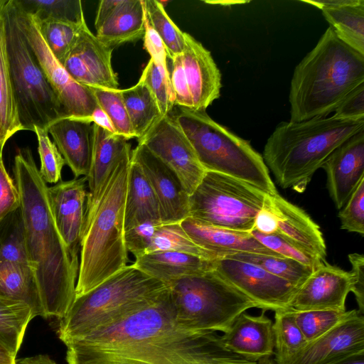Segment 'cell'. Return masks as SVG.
<instances>
[{"label":"cell","mask_w":364,"mask_h":364,"mask_svg":"<svg viewBox=\"0 0 364 364\" xmlns=\"http://www.w3.org/2000/svg\"><path fill=\"white\" fill-rule=\"evenodd\" d=\"M65 345L68 364H257L215 332L178 326L168 289L153 304Z\"/></svg>","instance_id":"1"},{"label":"cell","mask_w":364,"mask_h":364,"mask_svg":"<svg viewBox=\"0 0 364 364\" xmlns=\"http://www.w3.org/2000/svg\"><path fill=\"white\" fill-rule=\"evenodd\" d=\"M14 173L20 193L26 248L34 272L46 318L60 320L75 297L79 259L66 247L52 214L48 186L30 149H19Z\"/></svg>","instance_id":"2"},{"label":"cell","mask_w":364,"mask_h":364,"mask_svg":"<svg viewBox=\"0 0 364 364\" xmlns=\"http://www.w3.org/2000/svg\"><path fill=\"white\" fill-rule=\"evenodd\" d=\"M364 83V55L329 26L315 47L296 66L291 80L290 121L326 117Z\"/></svg>","instance_id":"3"},{"label":"cell","mask_w":364,"mask_h":364,"mask_svg":"<svg viewBox=\"0 0 364 364\" xmlns=\"http://www.w3.org/2000/svg\"><path fill=\"white\" fill-rule=\"evenodd\" d=\"M364 129V119L335 117L282 122L268 138L264 161L283 188L305 191L316 171L341 144Z\"/></svg>","instance_id":"4"},{"label":"cell","mask_w":364,"mask_h":364,"mask_svg":"<svg viewBox=\"0 0 364 364\" xmlns=\"http://www.w3.org/2000/svg\"><path fill=\"white\" fill-rule=\"evenodd\" d=\"M131 154L115 167L90 207L80 242L75 296L93 289L127 266L124 208Z\"/></svg>","instance_id":"5"},{"label":"cell","mask_w":364,"mask_h":364,"mask_svg":"<svg viewBox=\"0 0 364 364\" xmlns=\"http://www.w3.org/2000/svg\"><path fill=\"white\" fill-rule=\"evenodd\" d=\"M167 284L133 264L127 265L87 292L75 296L60 319L58 335L65 344L110 326L157 301Z\"/></svg>","instance_id":"6"},{"label":"cell","mask_w":364,"mask_h":364,"mask_svg":"<svg viewBox=\"0 0 364 364\" xmlns=\"http://www.w3.org/2000/svg\"><path fill=\"white\" fill-rule=\"evenodd\" d=\"M172 115L205 171L240 179L269 195L278 193L262 156L247 141L215 122L205 110L179 107Z\"/></svg>","instance_id":"7"},{"label":"cell","mask_w":364,"mask_h":364,"mask_svg":"<svg viewBox=\"0 0 364 364\" xmlns=\"http://www.w3.org/2000/svg\"><path fill=\"white\" fill-rule=\"evenodd\" d=\"M167 286L175 321L188 331L223 333L242 313L257 308L215 269Z\"/></svg>","instance_id":"8"},{"label":"cell","mask_w":364,"mask_h":364,"mask_svg":"<svg viewBox=\"0 0 364 364\" xmlns=\"http://www.w3.org/2000/svg\"><path fill=\"white\" fill-rule=\"evenodd\" d=\"M11 80L23 130L47 129L55 120L66 117L38 61L21 31L13 0L2 12Z\"/></svg>","instance_id":"9"},{"label":"cell","mask_w":364,"mask_h":364,"mask_svg":"<svg viewBox=\"0 0 364 364\" xmlns=\"http://www.w3.org/2000/svg\"><path fill=\"white\" fill-rule=\"evenodd\" d=\"M267 195L240 179L206 171L189 196L188 217L218 228L250 232Z\"/></svg>","instance_id":"10"},{"label":"cell","mask_w":364,"mask_h":364,"mask_svg":"<svg viewBox=\"0 0 364 364\" xmlns=\"http://www.w3.org/2000/svg\"><path fill=\"white\" fill-rule=\"evenodd\" d=\"M17 24L34 53L66 117L87 119L97 107L89 87L75 81L48 48L33 16L13 0Z\"/></svg>","instance_id":"11"},{"label":"cell","mask_w":364,"mask_h":364,"mask_svg":"<svg viewBox=\"0 0 364 364\" xmlns=\"http://www.w3.org/2000/svg\"><path fill=\"white\" fill-rule=\"evenodd\" d=\"M137 140L175 173L189 196L194 191L206 171L171 113L161 116Z\"/></svg>","instance_id":"12"},{"label":"cell","mask_w":364,"mask_h":364,"mask_svg":"<svg viewBox=\"0 0 364 364\" xmlns=\"http://www.w3.org/2000/svg\"><path fill=\"white\" fill-rule=\"evenodd\" d=\"M215 269L227 282L266 311L284 310L298 288L253 264L231 258L215 260Z\"/></svg>","instance_id":"13"},{"label":"cell","mask_w":364,"mask_h":364,"mask_svg":"<svg viewBox=\"0 0 364 364\" xmlns=\"http://www.w3.org/2000/svg\"><path fill=\"white\" fill-rule=\"evenodd\" d=\"M112 50L86 25L62 65L83 86L118 90L117 75L112 65Z\"/></svg>","instance_id":"14"},{"label":"cell","mask_w":364,"mask_h":364,"mask_svg":"<svg viewBox=\"0 0 364 364\" xmlns=\"http://www.w3.org/2000/svg\"><path fill=\"white\" fill-rule=\"evenodd\" d=\"M131 159L141 167L159 203L163 224L181 223L189 215V195L175 173L146 146L138 144Z\"/></svg>","instance_id":"15"},{"label":"cell","mask_w":364,"mask_h":364,"mask_svg":"<svg viewBox=\"0 0 364 364\" xmlns=\"http://www.w3.org/2000/svg\"><path fill=\"white\" fill-rule=\"evenodd\" d=\"M86 177L60 181L48 187L55 225L71 255L78 259L87 208Z\"/></svg>","instance_id":"16"},{"label":"cell","mask_w":364,"mask_h":364,"mask_svg":"<svg viewBox=\"0 0 364 364\" xmlns=\"http://www.w3.org/2000/svg\"><path fill=\"white\" fill-rule=\"evenodd\" d=\"M352 287L350 272L323 262L298 288L290 308L296 311L346 310V301Z\"/></svg>","instance_id":"17"},{"label":"cell","mask_w":364,"mask_h":364,"mask_svg":"<svg viewBox=\"0 0 364 364\" xmlns=\"http://www.w3.org/2000/svg\"><path fill=\"white\" fill-rule=\"evenodd\" d=\"M364 353V316L358 311L308 342L289 364H331Z\"/></svg>","instance_id":"18"},{"label":"cell","mask_w":364,"mask_h":364,"mask_svg":"<svg viewBox=\"0 0 364 364\" xmlns=\"http://www.w3.org/2000/svg\"><path fill=\"white\" fill-rule=\"evenodd\" d=\"M321 168L327 176V188L335 206L341 209L364 178V129L338 146Z\"/></svg>","instance_id":"19"},{"label":"cell","mask_w":364,"mask_h":364,"mask_svg":"<svg viewBox=\"0 0 364 364\" xmlns=\"http://www.w3.org/2000/svg\"><path fill=\"white\" fill-rule=\"evenodd\" d=\"M184 40L183 65L193 109L206 110L220 97L221 74L208 50L186 32Z\"/></svg>","instance_id":"20"},{"label":"cell","mask_w":364,"mask_h":364,"mask_svg":"<svg viewBox=\"0 0 364 364\" xmlns=\"http://www.w3.org/2000/svg\"><path fill=\"white\" fill-rule=\"evenodd\" d=\"M220 338L228 349L251 361L274 355L273 321L263 311L242 313Z\"/></svg>","instance_id":"21"},{"label":"cell","mask_w":364,"mask_h":364,"mask_svg":"<svg viewBox=\"0 0 364 364\" xmlns=\"http://www.w3.org/2000/svg\"><path fill=\"white\" fill-rule=\"evenodd\" d=\"M181 225L198 246L210 252L216 259L240 252L283 257L262 245L250 232L218 228L190 217L182 220Z\"/></svg>","instance_id":"22"},{"label":"cell","mask_w":364,"mask_h":364,"mask_svg":"<svg viewBox=\"0 0 364 364\" xmlns=\"http://www.w3.org/2000/svg\"><path fill=\"white\" fill-rule=\"evenodd\" d=\"M47 130L75 177H86L92 157L93 124L79 119L63 117L53 122Z\"/></svg>","instance_id":"23"},{"label":"cell","mask_w":364,"mask_h":364,"mask_svg":"<svg viewBox=\"0 0 364 364\" xmlns=\"http://www.w3.org/2000/svg\"><path fill=\"white\" fill-rule=\"evenodd\" d=\"M269 208L277 221V232L326 262V246L319 226L301 208L279 193L268 194Z\"/></svg>","instance_id":"24"},{"label":"cell","mask_w":364,"mask_h":364,"mask_svg":"<svg viewBox=\"0 0 364 364\" xmlns=\"http://www.w3.org/2000/svg\"><path fill=\"white\" fill-rule=\"evenodd\" d=\"M93 126L92 157L90 170L86 176L89 188L87 208L97 200L115 167L132 152L131 144L127 139L96 124H93Z\"/></svg>","instance_id":"25"},{"label":"cell","mask_w":364,"mask_h":364,"mask_svg":"<svg viewBox=\"0 0 364 364\" xmlns=\"http://www.w3.org/2000/svg\"><path fill=\"white\" fill-rule=\"evenodd\" d=\"M135 258L136 268L166 284L215 269V260L178 252H150Z\"/></svg>","instance_id":"26"},{"label":"cell","mask_w":364,"mask_h":364,"mask_svg":"<svg viewBox=\"0 0 364 364\" xmlns=\"http://www.w3.org/2000/svg\"><path fill=\"white\" fill-rule=\"evenodd\" d=\"M146 221L162 223L160 206L141 167L131 159L124 208V231Z\"/></svg>","instance_id":"27"},{"label":"cell","mask_w":364,"mask_h":364,"mask_svg":"<svg viewBox=\"0 0 364 364\" xmlns=\"http://www.w3.org/2000/svg\"><path fill=\"white\" fill-rule=\"evenodd\" d=\"M96 31V37L112 49L143 38L145 32L143 0H124Z\"/></svg>","instance_id":"28"},{"label":"cell","mask_w":364,"mask_h":364,"mask_svg":"<svg viewBox=\"0 0 364 364\" xmlns=\"http://www.w3.org/2000/svg\"><path fill=\"white\" fill-rule=\"evenodd\" d=\"M0 298L23 302L35 317L46 318L35 274L28 264L0 262Z\"/></svg>","instance_id":"29"},{"label":"cell","mask_w":364,"mask_h":364,"mask_svg":"<svg viewBox=\"0 0 364 364\" xmlns=\"http://www.w3.org/2000/svg\"><path fill=\"white\" fill-rule=\"evenodd\" d=\"M321 10L336 36L364 55V0H344Z\"/></svg>","instance_id":"30"},{"label":"cell","mask_w":364,"mask_h":364,"mask_svg":"<svg viewBox=\"0 0 364 364\" xmlns=\"http://www.w3.org/2000/svg\"><path fill=\"white\" fill-rule=\"evenodd\" d=\"M3 12V11H2ZM23 130L15 101L6 48L3 15L0 16V149L16 132Z\"/></svg>","instance_id":"31"},{"label":"cell","mask_w":364,"mask_h":364,"mask_svg":"<svg viewBox=\"0 0 364 364\" xmlns=\"http://www.w3.org/2000/svg\"><path fill=\"white\" fill-rule=\"evenodd\" d=\"M120 92L134 133L139 139L162 116L158 104L141 80L129 88L120 90Z\"/></svg>","instance_id":"32"},{"label":"cell","mask_w":364,"mask_h":364,"mask_svg":"<svg viewBox=\"0 0 364 364\" xmlns=\"http://www.w3.org/2000/svg\"><path fill=\"white\" fill-rule=\"evenodd\" d=\"M274 355L277 364H289L308 343L291 308L274 311Z\"/></svg>","instance_id":"33"},{"label":"cell","mask_w":364,"mask_h":364,"mask_svg":"<svg viewBox=\"0 0 364 364\" xmlns=\"http://www.w3.org/2000/svg\"><path fill=\"white\" fill-rule=\"evenodd\" d=\"M34 317L26 304L0 298V345L16 357L26 328Z\"/></svg>","instance_id":"34"},{"label":"cell","mask_w":364,"mask_h":364,"mask_svg":"<svg viewBox=\"0 0 364 364\" xmlns=\"http://www.w3.org/2000/svg\"><path fill=\"white\" fill-rule=\"evenodd\" d=\"M223 258L239 259L257 265L281 277L299 288L311 274L314 269L296 260L255 252H240Z\"/></svg>","instance_id":"35"},{"label":"cell","mask_w":364,"mask_h":364,"mask_svg":"<svg viewBox=\"0 0 364 364\" xmlns=\"http://www.w3.org/2000/svg\"><path fill=\"white\" fill-rule=\"evenodd\" d=\"M48 48L61 64L77 43L85 21L74 23L54 20H36L33 16Z\"/></svg>","instance_id":"36"},{"label":"cell","mask_w":364,"mask_h":364,"mask_svg":"<svg viewBox=\"0 0 364 364\" xmlns=\"http://www.w3.org/2000/svg\"><path fill=\"white\" fill-rule=\"evenodd\" d=\"M164 251L186 253L210 260L216 259L210 252L198 246L191 239L181 223L159 225L144 254Z\"/></svg>","instance_id":"37"},{"label":"cell","mask_w":364,"mask_h":364,"mask_svg":"<svg viewBox=\"0 0 364 364\" xmlns=\"http://www.w3.org/2000/svg\"><path fill=\"white\" fill-rule=\"evenodd\" d=\"M28 264L21 206L0 220V262Z\"/></svg>","instance_id":"38"},{"label":"cell","mask_w":364,"mask_h":364,"mask_svg":"<svg viewBox=\"0 0 364 364\" xmlns=\"http://www.w3.org/2000/svg\"><path fill=\"white\" fill-rule=\"evenodd\" d=\"M36 20H54L74 23L85 21L80 0H16Z\"/></svg>","instance_id":"39"},{"label":"cell","mask_w":364,"mask_h":364,"mask_svg":"<svg viewBox=\"0 0 364 364\" xmlns=\"http://www.w3.org/2000/svg\"><path fill=\"white\" fill-rule=\"evenodd\" d=\"M145 16L150 26L164 44L167 57L182 54L185 48L184 32L170 18L164 6L157 0H143Z\"/></svg>","instance_id":"40"},{"label":"cell","mask_w":364,"mask_h":364,"mask_svg":"<svg viewBox=\"0 0 364 364\" xmlns=\"http://www.w3.org/2000/svg\"><path fill=\"white\" fill-rule=\"evenodd\" d=\"M292 310L295 321L307 342L323 336L358 311L357 309Z\"/></svg>","instance_id":"41"},{"label":"cell","mask_w":364,"mask_h":364,"mask_svg":"<svg viewBox=\"0 0 364 364\" xmlns=\"http://www.w3.org/2000/svg\"><path fill=\"white\" fill-rule=\"evenodd\" d=\"M139 80L154 95L161 115L169 114L175 106V97L168 67L150 58Z\"/></svg>","instance_id":"42"},{"label":"cell","mask_w":364,"mask_h":364,"mask_svg":"<svg viewBox=\"0 0 364 364\" xmlns=\"http://www.w3.org/2000/svg\"><path fill=\"white\" fill-rule=\"evenodd\" d=\"M97 105L102 109L111 120L116 134L128 140L136 138L120 90H109L89 87Z\"/></svg>","instance_id":"43"},{"label":"cell","mask_w":364,"mask_h":364,"mask_svg":"<svg viewBox=\"0 0 364 364\" xmlns=\"http://www.w3.org/2000/svg\"><path fill=\"white\" fill-rule=\"evenodd\" d=\"M250 233L269 250L284 257L292 259L307 265L314 269L325 262L278 232L272 234H264L253 229L250 231Z\"/></svg>","instance_id":"44"},{"label":"cell","mask_w":364,"mask_h":364,"mask_svg":"<svg viewBox=\"0 0 364 364\" xmlns=\"http://www.w3.org/2000/svg\"><path fill=\"white\" fill-rule=\"evenodd\" d=\"M38 140V152L41 160L39 172L47 183H57L61 179L65 162L55 144L49 138L47 129L34 127Z\"/></svg>","instance_id":"45"},{"label":"cell","mask_w":364,"mask_h":364,"mask_svg":"<svg viewBox=\"0 0 364 364\" xmlns=\"http://www.w3.org/2000/svg\"><path fill=\"white\" fill-rule=\"evenodd\" d=\"M338 213L341 228L364 235V178Z\"/></svg>","instance_id":"46"},{"label":"cell","mask_w":364,"mask_h":364,"mask_svg":"<svg viewBox=\"0 0 364 364\" xmlns=\"http://www.w3.org/2000/svg\"><path fill=\"white\" fill-rule=\"evenodd\" d=\"M162 223L146 221L124 231L127 250L135 257L144 254L156 230Z\"/></svg>","instance_id":"47"},{"label":"cell","mask_w":364,"mask_h":364,"mask_svg":"<svg viewBox=\"0 0 364 364\" xmlns=\"http://www.w3.org/2000/svg\"><path fill=\"white\" fill-rule=\"evenodd\" d=\"M21 206L20 193L8 173L0 153V220Z\"/></svg>","instance_id":"48"},{"label":"cell","mask_w":364,"mask_h":364,"mask_svg":"<svg viewBox=\"0 0 364 364\" xmlns=\"http://www.w3.org/2000/svg\"><path fill=\"white\" fill-rule=\"evenodd\" d=\"M171 82L175 97V105L193 109V104L183 65L182 54L171 58Z\"/></svg>","instance_id":"49"},{"label":"cell","mask_w":364,"mask_h":364,"mask_svg":"<svg viewBox=\"0 0 364 364\" xmlns=\"http://www.w3.org/2000/svg\"><path fill=\"white\" fill-rule=\"evenodd\" d=\"M334 113L335 117L345 119H364V83L349 92Z\"/></svg>","instance_id":"50"},{"label":"cell","mask_w":364,"mask_h":364,"mask_svg":"<svg viewBox=\"0 0 364 364\" xmlns=\"http://www.w3.org/2000/svg\"><path fill=\"white\" fill-rule=\"evenodd\" d=\"M351 265L352 291L358 304L359 313L364 312V256L363 254L351 253L348 255Z\"/></svg>","instance_id":"51"},{"label":"cell","mask_w":364,"mask_h":364,"mask_svg":"<svg viewBox=\"0 0 364 364\" xmlns=\"http://www.w3.org/2000/svg\"><path fill=\"white\" fill-rule=\"evenodd\" d=\"M144 48L156 63L167 66V52L161 38L150 26L145 16V32L143 36Z\"/></svg>","instance_id":"52"},{"label":"cell","mask_w":364,"mask_h":364,"mask_svg":"<svg viewBox=\"0 0 364 364\" xmlns=\"http://www.w3.org/2000/svg\"><path fill=\"white\" fill-rule=\"evenodd\" d=\"M267 196L268 194L262 208L256 216L253 229L264 234H272L277 232L278 225L277 218L269 208Z\"/></svg>","instance_id":"53"},{"label":"cell","mask_w":364,"mask_h":364,"mask_svg":"<svg viewBox=\"0 0 364 364\" xmlns=\"http://www.w3.org/2000/svg\"><path fill=\"white\" fill-rule=\"evenodd\" d=\"M124 1V0H102L100 1L95 20L96 31L123 4Z\"/></svg>","instance_id":"54"},{"label":"cell","mask_w":364,"mask_h":364,"mask_svg":"<svg viewBox=\"0 0 364 364\" xmlns=\"http://www.w3.org/2000/svg\"><path fill=\"white\" fill-rule=\"evenodd\" d=\"M84 121L93 123L94 124H96L112 133L116 134L113 124L109 117L98 105L94 109L91 115Z\"/></svg>","instance_id":"55"},{"label":"cell","mask_w":364,"mask_h":364,"mask_svg":"<svg viewBox=\"0 0 364 364\" xmlns=\"http://www.w3.org/2000/svg\"><path fill=\"white\" fill-rule=\"evenodd\" d=\"M15 364H56L47 355H38L25 358L16 359Z\"/></svg>","instance_id":"56"},{"label":"cell","mask_w":364,"mask_h":364,"mask_svg":"<svg viewBox=\"0 0 364 364\" xmlns=\"http://www.w3.org/2000/svg\"><path fill=\"white\" fill-rule=\"evenodd\" d=\"M16 357L0 345V364H15Z\"/></svg>","instance_id":"57"},{"label":"cell","mask_w":364,"mask_h":364,"mask_svg":"<svg viewBox=\"0 0 364 364\" xmlns=\"http://www.w3.org/2000/svg\"><path fill=\"white\" fill-rule=\"evenodd\" d=\"M331 364H364V353L351 355Z\"/></svg>","instance_id":"58"},{"label":"cell","mask_w":364,"mask_h":364,"mask_svg":"<svg viewBox=\"0 0 364 364\" xmlns=\"http://www.w3.org/2000/svg\"><path fill=\"white\" fill-rule=\"evenodd\" d=\"M257 364H277V363L272 356H267L258 360Z\"/></svg>","instance_id":"59"},{"label":"cell","mask_w":364,"mask_h":364,"mask_svg":"<svg viewBox=\"0 0 364 364\" xmlns=\"http://www.w3.org/2000/svg\"><path fill=\"white\" fill-rule=\"evenodd\" d=\"M7 0H0V16L2 14L3 9L6 4Z\"/></svg>","instance_id":"60"},{"label":"cell","mask_w":364,"mask_h":364,"mask_svg":"<svg viewBox=\"0 0 364 364\" xmlns=\"http://www.w3.org/2000/svg\"><path fill=\"white\" fill-rule=\"evenodd\" d=\"M1 151H3V149H0V153H1Z\"/></svg>","instance_id":"61"}]
</instances>
